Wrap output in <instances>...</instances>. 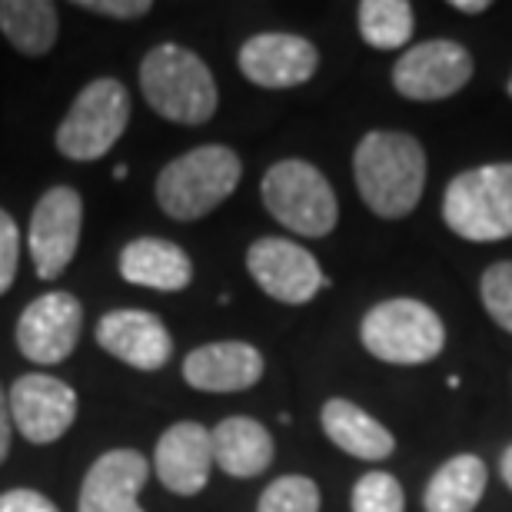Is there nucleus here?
<instances>
[{"label": "nucleus", "instance_id": "nucleus-22", "mask_svg": "<svg viewBox=\"0 0 512 512\" xmlns=\"http://www.w3.org/2000/svg\"><path fill=\"white\" fill-rule=\"evenodd\" d=\"M57 7L47 0H0V30L27 57H44L57 44Z\"/></svg>", "mask_w": 512, "mask_h": 512}, {"label": "nucleus", "instance_id": "nucleus-17", "mask_svg": "<svg viewBox=\"0 0 512 512\" xmlns=\"http://www.w3.org/2000/svg\"><path fill=\"white\" fill-rule=\"evenodd\" d=\"M263 370V353L243 340L197 346L183 360V380L200 393H243L263 380Z\"/></svg>", "mask_w": 512, "mask_h": 512}, {"label": "nucleus", "instance_id": "nucleus-8", "mask_svg": "<svg viewBox=\"0 0 512 512\" xmlns=\"http://www.w3.org/2000/svg\"><path fill=\"white\" fill-rule=\"evenodd\" d=\"M473 54L456 40H423L403 50V57L393 64V87L406 100H446L459 94L473 80Z\"/></svg>", "mask_w": 512, "mask_h": 512}, {"label": "nucleus", "instance_id": "nucleus-2", "mask_svg": "<svg viewBox=\"0 0 512 512\" xmlns=\"http://www.w3.org/2000/svg\"><path fill=\"white\" fill-rule=\"evenodd\" d=\"M140 90L153 114L170 124L200 127L217 114L220 94L210 67L183 44H157L140 64Z\"/></svg>", "mask_w": 512, "mask_h": 512}, {"label": "nucleus", "instance_id": "nucleus-20", "mask_svg": "<svg viewBox=\"0 0 512 512\" xmlns=\"http://www.w3.org/2000/svg\"><path fill=\"white\" fill-rule=\"evenodd\" d=\"M213 436V466L233 479H253L270 469L273 463V436L260 419L253 416H230L210 429Z\"/></svg>", "mask_w": 512, "mask_h": 512}, {"label": "nucleus", "instance_id": "nucleus-32", "mask_svg": "<svg viewBox=\"0 0 512 512\" xmlns=\"http://www.w3.org/2000/svg\"><path fill=\"white\" fill-rule=\"evenodd\" d=\"M499 473H503V483L512 489V446L503 453V463H499Z\"/></svg>", "mask_w": 512, "mask_h": 512}, {"label": "nucleus", "instance_id": "nucleus-10", "mask_svg": "<svg viewBox=\"0 0 512 512\" xmlns=\"http://www.w3.org/2000/svg\"><path fill=\"white\" fill-rule=\"evenodd\" d=\"M10 423L27 443L47 446L74 426L77 419V393L57 376L27 373L10 386L7 393Z\"/></svg>", "mask_w": 512, "mask_h": 512}, {"label": "nucleus", "instance_id": "nucleus-13", "mask_svg": "<svg viewBox=\"0 0 512 512\" xmlns=\"http://www.w3.org/2000/svg\"><path fill=\"white\" fill-rule=\"evenodd\" d=\"M240 74L256 87L266 90H290L306 84L316 67H320V50L313 47V40H306L300 34H253L250 40H243L240 54H237Z\"/></svg>", "mask_w": 512, "mask_h": 512}, {"label": "nucleus", "instance_id": "nucleus-9", "mask_svg": "<svg viewBox=\"0 0 512 512\" xmlns=\"http://www.w3.org/2000/svg\"><path fill=\"white\" fill-rule=\"evenodd\" d=\"M247 270L270 300L286 306L310 303L323 286H330L316 256L286 237L256 240L247 250Z\"/></svg>", "mask_w": 512, "mask_h": 512}, {"label": "nucleus", "instance_id": "nucleus-11", "mask_svg": "<svg viewBox=\"0 0 512 512\" xmlns=\"http://www.w3.org/2000/svg\"><path fill=\"white\" fill-rule=\"evenodd\" d=\"M80 326H84V306L74 293H44L20 313L17 350L40 366H57L77 350Z\"/></svg>", "mask_w": 512, "mask_h": 512}, {"label": "nucleus", "instance_id": "nucleus-16", "mask_svg": "<svg viewBox=\"0 0 512 512\" xmlns=\"http://www.w3.org/2000/svg\"><path fill=\"white\" fill-rule=\"evenodd\" d=\"M97 343L114 360L143 373L163 370L173 356L170 330L163 326L160 316L147 310H110L107 316H100Z\"/></svg>", "mask_w": 512, "mask_h": 512}, {"label": "nucleus", "instance_id": "nucleus-4", "mask_svg": "<svg viewBox=\"0 0 512 512\" xmlns=\"http://www.w3.org/2000/svg\"><path fill=\"white\" fill-rule=\"evenodd\" d=\"M446 227L469 243L512 237V163L463 170L443 193Z\"/></svg>", "mask_w": 512, "mask_h": 512}, {"label": "nucleus", "instance_id": "nucleus-26", "mask_svg": "<svg viewBox=\"0 0 512 512\" xmlns=\"http://www.w3.org/2000/svg\"><path fill=\"white\" fill-rule=\"evenodd\" d=\"M479 296H483L486 313L493 316L496 326L512 333V260H499L483 273L479 280Z\"/></svg>", "mask_w": 512, "mask_h": 512}, {"label": "nucleus", "instance_id": "nucleus-3", "mask_svg": "<svg viewBox=\"0 0 512 512\" xmlns=\"http://www.w3.org/2000/svg\"><path fill=\"white\" fill-rule=\"evenodd\" d=\"M243 163L237 150L223 147V143H203L157 173L153 193H157L160 210L173 220H200L220 207L233 190L240 187Z\"/></svg>", "mask_w": 512, "mask_h": 512}, {"label": "nucleus", "instance_id": "nucleus-1", "mask_svg": "<svg viewBox=\"0 0 512 512\" xmlns=\"http://www.w3.org/2000/svg\"><path fill=\"white\" fill-rule=\"evenodd\" d=\"M353 177L363 203L383 220L409 217L426 190V150L413 133L370 130L356 143Z\"/></svg>", "mask_w": 512, "mask_h": 512}, {"label": "nucleus", "instance_id": "nucleus-6", "mask_svg": "<svg viewBox=\"0 0 512 512\" xmlns=\"http://www.w3.org/2000/svg\"><path fill=\"white\" fill-rule=\"evenodd\" d=\"M260 197L270 217L296 237H330L340 220V203L330 180L306 160L273 163L260 180Z\"/></svg>", "mask_w": 512, "mask_h": 512}, {"label": "nucleus", "instance_id": "nucleus-7", "mask_svg": "<svg viewBox=\"0 0 512 512\" xmlns=\"http://www.w3.org/2000/svg\"><path fill=\"white\" fill-rule=\"evenodd\" d=\"M130 120V94L114 77H100L80 90L57 127V150L67 160L90 163L124 137Z\"/></svg>", "mask_w": 512, "mask_h": 512}, {"label": "nucleus", "instance_id": "nucleus-12", "mask_svg": "<svg viewBox=\"0 0 512 512\" xmlns=\"http://www.w3.org/2000/svg\"><path fill=\"white\" fill-rule=\"evenodd\" d=\"M84 200L74 187H50L30 217V256L40 280H57L77 253Z\"/></svg>", "mask_w": 512, "mask_h": 512}, {"label": "nucleus", "instance_id": "nucleus-27", "mask_svg": "<svg viewBox=\"0 0 512 512\" xmlns=\"http://www.w3.org/2000/svg\"><path fill=\"white\" fill-rule=\"evenodd\" d=\"M20 263V230L7 210H0V296L14 286Z\"/></svg>", "mask_w": 512, "mask_h": 512}, {"label": "nucleus", "instance_id": "nucleus-29", "mask_svg": "<svg viewBox=\"0 0 512 512\" xmlns=\"http://www.w3.org/2000/svg\"><path fill=\"white\" fill-rule=\"evenodd\" d=\"M0 512H60L54 499H47L37 489H10L0 493Z\"/></svg>", "mask_w": 512, "mask_h": 512}, {"label": "nucleus", "instance_id": "nucleus-15", "mask_svg": "<svg viewBox=\"0 0 512 512\" xmlns=\"http://www.w3.org/2000/svg\"><path fill=\"white\" fill-rule=\"evenodd\" d=\"M150 479V463L137 449H107L87 469L77 496V512H143L140 493Z\"/></svg>", "mask_w": 512, "mask_h": 512}, {"label": "nucleus", "instance_id": "nucleus-19", "mask_svg": "<svg viewBox=\"0 0 512 512\" xmlns=\"http://www.w3.org/2000/svg\"><path fill=\"white\" fill-rule=\"evenodd\" d=\"M320 426L336 449H343L353 459H363V463H383L396 449L393 433L350 399H326L320 409Z\"/></svg>", "mask_w": 512, "mask_h": 512}, {"label": "nucleus", "instance_id": "nucleus-21", "mask_svg": "<svg viewBox=\"0 0 512 512\" xmlns=\"http://www.w3.org/2000/svg\"><path fill=\"white\" fill-rule=\"evenodd\" d=\"M486 463L473 453L446 459L426 483L423 509L426 512H473L486 493Z\"/></svg>", "mask_w": 512, "mask_h": 512}, {"label": "nucleus", "instance_id": "nucleus-14", "mask_svg": "<svg viewBox=\"0 0 512 512\" xmlns=\"http://www.w3.org/2000/svg\"><path fill=\"white\" fill-rule=\"evenodd\" d=\"M213 469V436L207 426L180 419L157 439L153 473L173 496H197L210 483Z\"/></svg>", "mask_w": 512, "mask_h": 512}, {"label": "nucleus", "instance_id": "nucleus-5", "mask_svg": "<svg viewBox=\"0 0 512 512\" xmlns=\"http://www.w3.org/2000/svg\"><path fill=\"white\" fill-rule=\"evenodd\" d=\"M360 340L366 353L376 356V360L396 366H419L443 353L446 326L429 303L396 296V300L370 306V313L360 323Z\"/></svg>", "mask_w": 512, "mask_h": 512}, {"label": "nucleus", "instance_id": "nucleus-30", "mask_svg": "<svg viewBox=\"0 0 512 512\" xmlns=\"http://www.w3.org/2000/svg\"><path fill=\"white\" fill-rule=\"evenodd\" d=\"M10 433H14V423H10V409H7V396L4 386H0V463L10 453Z\"/></svg>", "mask_w": 512, "mask_h": 512}, {"label": "nucleus", "instance_id": "nucleus-28", "mask_svg": "<svg viewBox=\"0 0 512 512\" xmlns=\"http://www.w3.org/2000/svg\"><path fill=\"white\" fill-rule=\"evenodd\" d=\"M77 7L90 10V14L117 17V20H137L153 10L150 0H77Z\"/></svg>", "mask_w": 512, "mask_h": 512}, {"label": "nucleus", "instance_id": "nucleus-23", "mask_svg": "<svg viewBox=\"0 0 512 512\" xmlns=\"http://www.w3.org/2000/svg\"><path fill=\"white\" fill-rule=\"evenodd\" d=\"M356 20L363 40L376 50H399L413 37V4L406 0H363Z\"/></svg>", "mask_w": 512, "mask_h": 512}, {"label": "nucleus", "instance_id": "nucleus-34", "mask_svg": "<svg viewBox=\"0 0 512 512\" xmlns=\"http://www.w3.org/2000/svg\"><path fill=\"white\" fill-rule=\"evenodd\" d=\"M509 90H512V80H509Z\"/></svg>", "mask_w": 512, "mask_h": 512}, {"label": "nucleus", "instance_id": "nucleus-18", "mask_svg": "<svg viewBox=\"0 0 512 512\" xmlns=\"http://www.w3.org/2000/svg\"><path fill=\"white\" fill-rule=\"evenodd\" d=\"M120 276L133 286L180 293L193 283V263L183 247L163 237H137L120 250Z\"/></svg>", "mask_w": 512, "mask_h": 512}, {"label": "nucleus", "instance_id": "nucleus-25", "mask_svg": "<svg viewBox=\"0 0 512 512\" xmlns=\"http://www.w3.org/2000/svg\"><path fill=\"white\" fill-rule=\"evenodd\" d=\"M350 506L353 512H406V496L396 476L373 469V473L356 479Z\"/></svg>", "mask_w": 512, "mask_h": 512}, {"label": "nucleus", "instance_id": "nucleus-33", "mask_svg": "<svg viewBox=\"0 0 512 512\" xmlns=\"http://www.w3.org/2000/svg\"><path fill=\"white\" fill-rule=\"evenodd\" d=\"M114 177H117V180H124V177H127V167H124V163H117V167H114Z\"/></svg>", "mask_w": 512, "mask_h": 512}, {"label": "nucleus", "instance_id": "nucleus-24", "mask_svg": "<svg viewBox=\"0 0 512 512\" xmlns=\"http://www.w3.org/2000/svg\"><path fill=\"white\" fill-rule=\"evenodd\" d=\"M256 512H320V486L300 473L280 476L260 493Z\"/></svg>", "mask_w": 512, "mask_h": 512}, {"label": "nucleus", "instance_id": "nucleus-31", "mask_svg": "<svg viewBox=\"0 0 512 512\" xmlns=\"http://www.w3.org/2000/svg\"><path fill=\"white\" fill-rule=\"evenodd\" d=\"M453 10H459V14H483V10H489V0H453Z\"/></svg>", "mask_w": 512, "mask_h": 512}]
</instances>
